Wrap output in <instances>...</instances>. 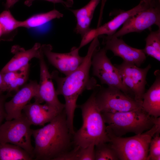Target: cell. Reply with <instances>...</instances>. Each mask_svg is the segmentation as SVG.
<instances>
[{
	"label": "cell",
	"mask_w": 160,
	"mask_h": 160,
	"mask_svg": "<svg viewBox=\"0 0 160 160\" xmlns=\"http://www.w3.org/2000/svg\"><path fill=\"white\" fill-rule=\"evenodd\" d=\"M31 125L23 112L19 118L6 121L0 127V143L17 145L25 150L33 158L34 147L31 143Z\"/></svg>",
	"instance_id": "52a82bcc"
},
{
	"label": "cell",
	"mask_w": 160,
	"mask_h": 160,
	"mask_svg": "<svg viewBox=\"0 0 160 160\" xmlns=\"http://www.w3.org/2000/svg\"><path fill=\"white\" fill-rule=\"evenodd\" d=\"M63 16L59 11L54 9L46 12L35 15L24 21H20V27L27 28L36 27L54 19L61 18Z\"/></svg>",
	"instance_id": "ffe728a7"
},
{
	"label": "cell",
	"mask_w": 160,
	"mask_h": 160,
	"mask_svg": "<svg viewBox=\"0 0 160 160\" xmlns=\"http://www.w3.org/2000/svg\"><path fill=\"white\" fill-rule=\"evenodd\" d=\"M145 46L143 49L145 55L160 61V28L151 31L145 39Z\"/></svg>",
	"instance_id": "7402d4cb"
},
{
	"label": "cell",
	"mask_w": 160,
	"mask_h": 160,
	"mask_svg": "<svg viewBox=\"0 0 160 160\" xmlns=\"http://www.w3.org/2000/svg\"><path fill=\"white\" fill-rule=\"evenodd\" d=\"M142 1L132 9L121 12L112 20L95 28H91L82 38L86 44L91 42L95 37L105 34L110 36L113 35L118 28L130 17L138 12L150 7Z\"/></svg>",
	"instance_id": "9a60e30c"
},
{
	"label": "cell",
	"mask_w": 160,
	"mask_h": 160,
	"mask_svg": "<svg viewBox=\"0 0 160 160\" xmlns=\"http://www.w3.org/2000/svg\"><path fill=\"white\" fill-rule=\"evenodd\" d=\"M102 114L105 122L108 124L106 129L119 137L129 132L142 133L151 129L159 118L150 115L142 108L125 112H103Z\"/></svg>",
	"instance_id": "5b68a950"
},
{
	"label": "cell",
	"mask_w": 160,
	"mask_h": 160,
	"mask_svg": "<svg viewBox=\"0 0 160 160\" xmlns=\"http://www.w3.org/2000/svg\"><path fill=\"white\" fill-rule=\"evenodd\" d=\"M20 21L16 20L9 9H6L0 14V25L4 36L15 32L20 27Z\"/></svg>",
	"instance_id": "603a6c76"
},
{
	"label": "cell",
	"mask_w": 160,
	"mask_h": 160,
	"mask_svg": "<svg viewBox=\"0 0 160 160\" xmlns=\"http://www.w3.org/2000/svg\"><path fill=\"white\" fill-rule=\"evenodd\" d=\"M52 49L50 44L41 45L42 52L48 62L65 76L77 69L84 60V57L79 55L78 47H73L69 52L64 53L53 52Z\"/></svg>",
	"instance_id": "8fae6325"
},
{
	"label": "cell",
	"mask_w": 160,
	"mask_h": 160,
	"mask_svg": "<svg viewBox=\"0 0 160 160\" xmlns=\"http://www.w3.org/2000/svg\"><path fill=\"white\" fill-rule=\"evenodd\" d=\"M30 65L29 64L20 69V72L16 78L8 86L6 92L11 95L13 91L17 92L20 87L24 85L28 79Z\"/></svg>",
	"instance_id": "d4e9b609"
},
{
	"label": "cell",
	"mask_w": 160,
	"mask_h": 160,
	"mask_svg": "<svg viewBox=\"0 0 160 160\" xmlns=\"http://www.w3.org/2000/svg\"><path fill=\"white\" fill-rule=\"evenodd\" d=\"M156 79L143 97L142 107L150 115L155 118L160 116V73L159 70L154 72Z\"/></svg>",
	"instance_id": "ac0fdd59"
},
{
	"label": "cell",
	"mask_w": 160,
	"mask_h": 160,
	"mask_svg": "<svg viewBox=\"0 0 160 160\" xmlns=\"http://www.w3.org/2000/svg\"><path fill=\"white\" fill-rule=\"evenodd\" d=\"M6 92L3 78V74L0 71V95H3V93Z\"/></svg>",
	"instance_id": "4dcf8cb0"
},
{
	"label": "cell",
	"mask_w": 160,
	"mask_h": 160,
	"mask_svg": "<svg viewBox=\"0 0 160 160\" xmlns=\"http://www.w3.org/2000/svg\"><path fill=\"white\" fill-rule=\"evenodd\" d=\"M41 46L40 43H36L31 48L28 50L18 45L13 46L11 52L14 55L1 72L3 73L19 70L29 64V61L32 59H38L42 53Z\"/></svg>",
	"instance_id": "2e32d148"
},
{
	"label": "cell",
	"mask_w": 160,
	"mask_h": 160,
	"mask_svg": "<svg viewBox=\"0 0 160 160\" xmlns=\"http://www.w3.org/2000/svg\"><path fill=\"white\" fill-rule=\"evenodd\" d=\"M36 0H26L24 2V4L28 7L31 6L33 2ZM50 2L54 4L61 3L67 8H70L72 7L73 1L72 0H68L66 1L63 0H44Z\"/></svg>",
	"instance_id": "83f0119b"
},
{
	"label": "cell",
	"mask_w": 160,
	"mask_h": 160,
	"mask_svg": "<svg viewBox=\"0 0 160 160\" xmlns=\"http://www.w3.org/2000/svg\"><path fill=\"white\" fill-rule=\"evenodd\" d=\"M11 95L7 94L6 95L3 94L0 95V127L2 124L4 119H5L6 113L4 108V104L7 98Z\"/></svg>",
	"instance_id": "f1b7e54d"
},
{
	"label": "cell",
	"mask_w": 160,
	"mask_h": 160,
	"mask_svg": "<svg viewBox=\"0 0 160 160\" xmlns=\"http://www.w3.org/2000/svg\"><path fill=\"white\" fill-rule=\"evenodd\" d=\"M118 69L123 82L129 90L134 99L143 101L145 92L146 76L151 68L150 64L144 68L124 61L120 64L114 65Z\"/></svg>",
	"instance_id": "9c48e42d"
},
{
	"label": "cell",
	"mask_w": 160,
	"mask_h": 160,
	"mask_svg": "<svg viewBox=\"0 0 160 160\" xmlns=\"http://www.w3.org/2000/svg\"><path fill=\"white\" fill-rule=\"evenodd\" d=\"M160 132H156L151 139L149 145L147 160H160Z\"/></svg>",
	"instance_id": "484cf974"
},
{
	"label": "cell",
	"mask_w": 160,
	"mask_h": 160,
	"mask_svg": "<svg viewBox=\"0 0 160 160\" xmlns=\"http://www.w3.org/2000/svg\"><path fill=\"white\" fill-rule=\"evenodd\" d=\"M107 51L104 47L98 48L93 54L91 63L93 76L97 77L101 84L116 87L126 94L132 95L123 84L118 69L107 57Z\"/></svg>",
	"instance_id": "ba28073f"
},
{
	"label": "cell",
	"mask_w": 160,
	"mask_h": 160,
	"mask_svg": "<svg viewBox=\"0 0 160 160\" xmlns=\"http://www.w3.org/2000/svg\"><path fill=\"white\" fill-rule=\"evenodd\" d=\"M42 127L32 129L35 141L33 159L55 160L69 151L71 135L64 110Z\"/></svg>",
	"instance_id": "7a4b0ae2"
},
{
	"label": "cell",
	"mask_w": 160,
	"mask_h": 160,
	"mask_svg": "<svg viewBox=\"0 0 160 160\" xmlns=\"http://www.w3.org/2000/svg\"></svg>",
	"instance_id": "836d02e7"
},
{
	"label": "cell",
	"mask_w": 160,
	"mask_h": 160,
	"mask_svg": "<svg viewBox=\"0 0 160 160\" xmlns=\"http://www.w3.org/2000/svg\"><path fill=\"white\" fill-rule=\"evenodd\" d=\"M93 90L84 103L77 105L81 111L83 122L80 128L73 135L75 146L85 148L110 142L102 113L95 101L97 87Z\"/></svg>",
	"instance_id": "3957f363"
},
{
	"label": "cell",
	"mask_w": 160,
	"mask_h": 160,
	"mask_svg": "<svg viewBox=\"0 0 160 160\" xmlns=\"http://www.w3.org/2000/svg\"><path fill=\"white\" fill-rule=\"evenodd\" d=\"M39 84L36 80H31L19 89L11 99L5 102L4 108L6 121L19 118L22 114L25 107L38 94Z\"/></svg>",
	"instance_id": "4fadbf2b"
},
{
	"label": "cell",
	"mask_w": 160,
	"mask_h": 160,
	"mask_svg": "<svg viewBox=\"0 0 160 160\" xmlns=\"http://www.w3.org/2000/svg\"><path fill=\"white\" fill-rule=\"evenodd\" d=\"M4 36L3 32L2 29L0 25V42L1 40H3L2 36Z\"/></svg>",
	"instance_id": "d6a6232c"
},
{
	"label": "cell",
	"mask_w": 160,
	"mask_h": 160,
	"mask_svg": "<svg viewBox=\"0 0 160 160\" xmlns=\"http://www.w3.org/2000/svg\"><path fill=\"white\" fill-rule=\"evenodd\" d=\"M101 0H90L85 5L77 9H69L76 20L74 32L81 38L91 28L90 25L95 9Z\"/></svg>",
	"instance_id": "d6986e66"
},
{
	"label": "cell",
	"mask_w": 160,
	"mask_h": 160,
	"mask_svg": "<svg viewBox=\"0 0 160 160\" xmlns=\"http://www.w3.org/2000/svg\"><path fill=\"white\" fill-rule=\"evenodd\" d=\"M106 130L109 143L119 160H147L151 141L156 132H160V118L148 130L131 137L117 136Z\"/></svg>",
	"instance_id": "277c9868"
},
{
	"label": "cell",
	"mask_w": 160,
	"mask_h": 160,
	"mask_svg": "<svg viewBox=\"0 0 160 160\" xmlns=\"http://www.w3.org/2000/svg\"><path fill=\"white\" fill-rule=\"evenodd\" d=\"M149 6L154 5L160 2V0H140Z\"/></svg>",
	"instance_id": "1f68e13d"
},
{
	"label": "cell",
	"mask_w": 160,
	"mask_h": 160,
	"mask_svg": "<svg viewBox=\"0 0 160 160\" xmlns=\"http://www.w3.org/2000/svg\"><path fill=\"white\" fill-rule=\"evenodd\" d=\"M19 0H6L4 4V6L6 9H9L12 7Z\"/></svg>",
	"instance_id": "f546056e"
},
{
	"label": "cell",
	"mask_w": 160,
	"mask_h": 160,
	"mask_svg": "<svg viewBox=\"0 0 160 160\" xmlns=\"http://www.w3.org/2000/svg\"><path fill=\"white\" fill-rule=\"evenodd\" d=\"M23 111L31 125L40 126H44L61 113L46 103L35 101L28 104Z\"/></svg>",
	"instance_id": "e0dca14e"
},
{
	"label": "cell",
	"mask_w": 160,
	"mask_h": 160,
	"mask_svg": "<svg viewBox=\"0 0 160 160\" xmlns=\"http://www.w3.org/2000/svg\"><path fill=\"white\" fill-rule=\"evenodd\" d=\"M95 160H118L119 159L110 144L103 143L95 145Z\"/></svg>",
	"instance_id": "cb8c5ba5"
},
{
	"label": "cell",
	"mask_w": 160,
	"mask_h": 160,
	"mask_svg": "<svg viewBox=\"0 0 160 160\" xmlns=\"http://www.w3.org/2000/svg\"><path fill=\"white\" fill-rule=\"evenodd\" d=\"M33 158L21 147L9 143H0V160H31Z\"/></svg>",
	"instance_id": "44dd1931"
},
{
	"label": "cell",
	"mask_w": 160,
	"mask_h": 160,
	"mask_svg": "<svg viewBox=\"0 0 160 160\" xmlns=\"http://www.w3.org/2000/svg\"><path fill=\"white\" fill-rule=\"evenodd\" d=\"M103 44L107 50L113 52L115 56L121 57L123 61L140 67L146 59L143 49L132 47L122 39L113 36H104Z\"/></svg>",
	"instance_id": "5bb4252c"
},
{
	"label": "cell",
	"mask_w": 160,
	"mask_h": 160,
	"mask_svg": "<svg viewBox=\"0 0 160 160\" xmlns=\"http://www.w3.org/2000/svg\"><path fill=\"white\" fill-rule=\"evenodd\" d=\"M39 61L40 79L39 84L38 91L35 101L45 103L53 108L60 112L64 110L65 104L59 100L49 73L42 52L38 59Z\"/></svg>",
	"instance_id": "7c38bea8"
},
{
	"label": "cell",
	"mask_w": 160,
	"mask_h": 160,
	"mask_svg": "<svg viewBox=\"0 0 160 160\" xmlns=\"http://www.w3.org/2000/svg\"><path fill=\"white\" fill-rule=\"evenodd\" d=\"M156 25L160 28V3L140 11L129 18L112 36L121 37L129 33H140Z\"/></svg>",
	"instance_id": "30bf717a"
},
{
	"label": "cell",
	"mask_w": 160,
	"mask_h": 160,
	"mask_svg": "<svg viewBox=\"0 0 160 160\" xmlns=\"http://www.w3.org/2000/svg\"><path fill=\"white\" fill-rule=\"evenodd\" d=\"M99 45L98 37H96L91 41L82 63L68 75L60 77L56 71L51 73L52 79L55 81L57 85L56 90L57 94L62 95L64 97L65 102L64 110L70 132L72 134L75 132L74 113L77 107L76 102L79 96L85 90L94 89L98 85L95 78L90 76L89 71L92 56L99 48Z\"/></svg>",
	"instance_id": "6da1fadb"
},
{
	"label": "cell",
	"mask_w": 160,
	"mask_h": 160,
	"mask_svg": "<svg viewBox=\"0 0 160 160\" xmlns=\"http://www.w3.org/2000/svg\"><path fill=\"white\" fill-rule=\"evenodd\" d=\"M20 72V69L17 71L2 73L3 82L6 92L8 86L16 78Z\"/></svg>",
	"instance_id": "4316f807"
},
{
	"label": "cell",
	"mask_w": 160,
	"mask_h": 160,
	"mask_svg": "<svg viewBox=\"0 0 160 160\" xmlns=\"http://www.w3.org/2000/svg\"><path fill=\"white\" fill-rule=\"evenodd\" d=\"M95 100L101 113L125 112L142 108V101H137L114 86L98 85Z\"/></svg>",
	"instance_id": "8992f818"
}]
</instances>
